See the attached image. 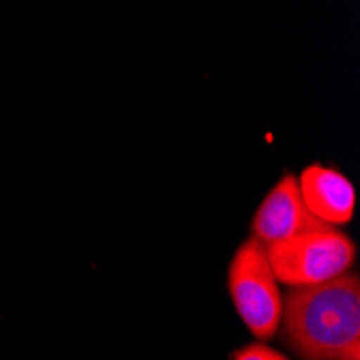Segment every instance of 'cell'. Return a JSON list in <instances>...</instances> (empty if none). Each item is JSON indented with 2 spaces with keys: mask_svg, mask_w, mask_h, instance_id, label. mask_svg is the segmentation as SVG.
<instances>
[{
  "mask_svg": "<svg viewBox=\"0 0 360 360\" xmlns=\"http://www.w3.org/2000/svg\"><path fill=\"white\" fill-rule=\"evenodd\" d=\"M276 335L300 360H360L358 272L289 289Z\"/></svg>",
  "mask_w": 360,
  "mask_h": 360,
  "instance_id": "6da1fadb",
  "label": "cell"
},
{
  "mask_svg": "<svg viewBox=\"0 0 360 360\" xmlns=\"http://www.w3.org/2000/svg\"><path fill=\"white\" fill-rule=\"evenodd\" d=\"M226 291L242 323L257 341L266 343L276 337L285 293L274 276L266 246L250 236L229 261Z\"/></svg>",
  "mask_w": 360,
  "mask_h": 360,
  "instance_id": "7a4b0ae2",
  "label": "cell"
},
{
  "mask_svg": "<svg viewBox=\"0 0 360 360\" xmlns=\"http://www.w3.org/2000/svg\"><path fill=\"white\" fill-rule=\"evenodd\" d=\"M266 250L276 281L289 289L335 281L356 264V242L335 226L304 231Z\"/></svg>",
  "mask_w": 360,
  "mask_h": 360,
  "instance_id": "3957f363",
  "label": "cell"
},
{
  "mask_svg": "<svg viewBox=\"0 0 360 360\" xmlns=\"http://www.w3.org/2000/svg\"><path fill=\"white\" fill-rule=\"evenodd\" d=\"M323 226L328 224L319 222L304 207L296 175H283L255 210L250 220V238L264 246H272Z\"/></svg>",
  "mask_w": 360,
  "mask_h": 360,
  "instance_id": "277c9868",
  "label": "cell"
},
{
  "mask_svg": "<svg viewBox=\"0 0 360 360\" xmlns=\"http://www.w3.org/2000/svg\"><path fill=\"white\" fill-rule=\"evenodd\" d=\"M296 179L304 207L319 222L339 229L354 218L356 190L347 175L315 162L304 167Z\"/></svg>",
  "mask_w": 360,
  "mask_h": 360,
  "instance_id": "5b68a950",
  "label": "cell"
},
{
  "mask_svg": "<svg viewBox=\"0 0 360 360\" xmlns=\"http://www.w3.org/2000/svg\"><path fill=\"white\" fill-rule=\"evenodd\" d=\"M231 360H291V358L287 354L278 352L276 347H270L268 343L255 341L250 345H244V347L236 349Z\"/></svg>",
  "mask_w": 360,
  "mask_h": 360,
  "instance_id": "8992f818",
  "label": "cell"
}]
</instances>
